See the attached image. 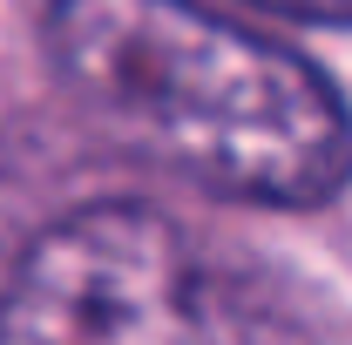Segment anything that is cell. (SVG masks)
I'll return each mask as SVG.
<instances>
[{
  "label": "cell",
  "mask_w": 352,
  "mask_h": 345,
  "mask_svg": "<svg viewBox=\"0 0 352 345\" xmlns=\"http://www.w3.org/2000/svg\"><path fill=\"white\" fill-rule=\"evenodd\" d=\"M41 54L95 135L204 197L318 210L352 183L332 75L210 0H47Z\"/></svg>",
  "instance_id": "obj_1"
},
{
  "label": "cell",
  "mask_w": 352,
  "mask_h": 345,
  "mask_svg": "<svg viewBox=\"0 0 352 345\" xmlns=\"http://www.w3.org/2000/svg\"><path fill=\"white\" fill-rule=\"evenodd\" d=\"M258 14H285V21H318V27H352V0H244Z\"/></svg>",
  "instance_id": "obj_3"
},
{
  "label": "cell",
  "mask_w": 352,
  "mask_h": 345,
  "mask_svg": "<svg viewBox=\"0 0 352 345\" xmlns=\"http://www.w3.org/2000/svg\"><path fill=\"white\" fill-rule=\"evenodd\" d=\"M0 345H311L292 291L190 216L102 197L0 278Z\"/></svg>",
  "instance_id": "obj_2"
}]
</instances>
